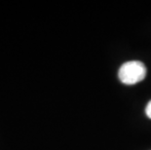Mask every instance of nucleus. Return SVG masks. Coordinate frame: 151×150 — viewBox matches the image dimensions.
I'll use <instances>...</instances> for the list:
<instances>
[{
    "mask_svg": "<svg viewBox=\"0 0 151 150\" xmlns=\"http://www.w3.org/2000/svg\"><path fill=\"white\" fill-rule=\"evenodd\" d=\"M146 67L141 62L131 60L123 63L119 69L118 76L122 83L126 85H134L145 78Z\"/></svg>",
    "mask_w": 151,
    "mask_h": 150,
    "instance_id": "nucleus-1",
    "label": "nucleus"
},
{
    "mask_svg": "<svg viewBox=\"0 0 151 150\" xmlns=\"http://www.w3.org/2000/svg\"><path fill=\"white\" fill-rule=\"evenodd\" d=\"M145 113H146L147 117H149L150 119H151V100H150L149 103H147V105H146V108H145Z\"/></svg>",
    "mask_w": 151,
    "mask_h": 150,
    "instance_id": "nucleus-2",
    "label": "nucleus"
}]
</instances>
